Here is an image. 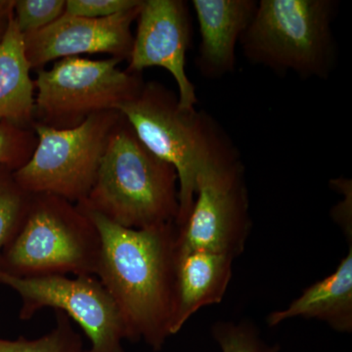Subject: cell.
Masks as SVG:
<instances>
[{
  "mask_svg": "<svg viewBox=\"0 0 352 352\" xmlns=\"http://www.w3.org/2000/svg\"><path fill=\"white\" fill-rule=\"evenodd\" d=\"M315 319L340 333L352 331V245L332 274L310 285L284 309L268 315L270 327L294 318Z\"/></svg>",
  "mask_w": 352,
  "mask_h": 352,
  "instance_id": "5bb4252c",
  "label": "cell"
},
{
  "mask_svg": "<svg viewBox=\"0 0 352 352\" xmlns=\"http://www.w3.org/2000/svg\"><path fill=\"white\" fill-rule=\"evenodd\" d=\"M142 0H66L65 14L76 17L106 18L135 8Z\"/></svg>",
  "mask_w": 352,
  "mask_h": 352,
  "instance_id": "44dd1931",
  "label": "cell"
},
{
  "mask_svg": "<svg viewBox=\"0 0 352 352\" xmlns=\"http://www.w3.org/2000/svg\"><path fill=\"white\" fill-rule=\"evenodd\" d=\"M251 227L242 162L214 164L197 178L195 200L177 227L176 249L219 252L235 259L244 252Z\"/></svg>",
  "mask_w": 352,
  "mask_h": 352,
  "instance_id": "9c48e42d",
  "label": "cell"
},
{
  "mask_svg": "<svg viewBox=\"0 0 352 352\" xmlns=\"http://www.w3.org/2000/svg\"><path fill=\"white\" fill-rule=\"evenodd\" d=\"M333 0H261L241 38L248 61L276 74L326 80L337 59Z\"/></svg>",
  "mask_w": 352,
  "mask_h": 352,
  "instance_id": "277c9868",
  "label": "cell"
},
{
  "mask_svg": "<svg viewBox=\"0 0 352 352\" xmlns=\"http://www.w3.org/2000/svg\"><path fill=\"white\" fill-rule=\"evenodd\" d=\"M12 14L13 9L12 10L8 11V12L0 14V41L3 38L4 32L6 31L7 25H8L9 20H10Z\"/></svg>",
  "mask_w": 352,
  "mask_h": 352,
  "instance_id": "603a6c76",
  "label": "cell"
},
{
  "mask_svg": "<svg viewBox=\"0 0 352 352\" xmlns=\"http://www.w3.org/2000/svg\"><path fill=\"white\" fill-rule=\"evenodd\" d=\"M56 324L50 333L29 340L0 339V352H82L83 342L64 312L55 311Z\"/></svg>",
  "mask_w": 352,
  "mask_h": 352,
  "instance_id": "e0dca14e",
  "label": "cell"
},
{
  "mask_svg": "<svg viewBox=\"0 0 352 352\" xmlns=\"http://www.w3.org/2000/svg\"><path fill=\"white\" fill-rule=\"evenodd\" d=\"M129 73L141 75L145 69L160 67L175 78L178 103L193 110L198 98L186 73V54L192 39L188 4L182 0H143L138 17Z\"/></svg>",
  "mask_w": 352,
  "mask_h": 352,
  "instance_id": "30bf717a",
  "label": "cell"
},
{
  "mask_svg": "<svg viewBox=\"0 0 352 352\" xmlns=\"http://www.w3.org/2000/svg\"><path fill=\"white\" fill-rule=\"evenodd\" d=\"M32 194L23 188L14 170L0 168V258L2 252L19 232L30 210Z\"/></svg>",
  "mask_w": 352,
  "mask_h": 352,
  "instance_id": "2e32d148",
  "label": "cell"
},
{
  "mask_svg": "<svg viewBox=\"0 0 352 352\" xmlns=\"http://www.w3.org/2000/svg\"><path fill=\"white\" fill-rule=\"evenodd\" d=\"M118 111L141 142L175 168L179 201L175 226H182L195 200L199 175L214 164L240 159L239 153L208 113L182 109L177 95L161 82H144Z\"/></svg>",
  "mask_w": 352,
  "mask_h": 352,
  "instance_id": "7a4b0ae2",
  "label": "cell"
},
{
  "mask_svg": "<svg viewBox=\"0 0 352 352\" xmlns=\"http://www.w3.org/2000/svg\"><path fill=\"white\" fill-rule=\"evenodd\" d=\"M233 261L232 256L219 252L177 251L171 336L201 308L223 300L232 278Z\"/></svg>",
  "mask_w": 352,
  "mask_h": 352,
  "instance_id": "4fadbf2b",
  "label": "cell"
},
{
  "mask_svg": "<svg viewBox=\"0 0 352 352\" xmlns=\"http://www.w3.org/2000/svg\"><path fill=\"white\" fill-rule=\"evenodd\" d=\"M122 62L74 56L57 60L50 69H38L34 124L69 129L94 113L118 111L144 85L142 76L120 69Z\"/></svg>",
  "mask_w": 352,
  "mask_h": 352,
  "instance_id": "8992f818",
  "label": "cell"
},
{
  "mask_svg": "<svg viewBox=\"0 0 352 352\" xmlns=\"http://www.w3.org/2000/svg\"><path fill=\"white\" fill-rule=\"evenodd\" d=\"M76 205L124 228L175 223L179 210L177 173L141 142L122 113L109 138L94 187Z\"/></svg>",
  "mask_w": 352,
  "mask_h": 352,
  "instance_id": "3957f363",
  "label": "cell"
},
{
  "mask_svg": "<svg viewBox=\"0 0 352 352\" xmlns=\"http://www.w3.org/2000/svg\"><path fill=\"white\" fill-rule=\"evenodd\" d=\"M200 45L197 68L204 78H223L233 73L236 46L251 24L256 0H193Z\"/></svg>",
  "mask_w": 352,
  "mask_h": 352,
  "instance_id": "7c38bea8",
  "label": "cell"
},
{
  "mask_svg": "<svg viewBox=\"0 0 352 352\" xmlns=\"http://www.w3.org/2000/svg\"><path fill=\"white\" fill-rule=\"evenodd\" d=\"M142 3L106 18L76 17L64 13L47 27L23 34L25 56L32 69L38 71L54 60L85 53H104L122 61L129 60L134 39L131 25L138 20Z\"/></svg>",
  "mask_w": 352,
  "mask_h": 352,
  "instance_id": "8fae6325",
  "label": "cell"
},
{
  "mask_svg": "<svg viewBox=\"0 0 352 352\" xmlns=\"http://www.w3.org/2000/svg\"><path fill=\"white\" fill-rule=\"evenodd\" d=\"M38 138L32 127L0 122V168L14 171L24 166L36 149Z\"/></svg>",
  "mask_w": 352,
  "mask_h": 352,
  "instance_id": "d6986e66",
  "label": "cell"
},
{
  "mask_svg": "<svg viewBox=\"0 0 352 352\" xmlns=\"http://www.w3.org/2000/svg\"><path fill=\"white\" fill-rule=\"evenodd\" d=\"M212 333L221 352H279V346L266 342L249 322H217Z\"/></svg>",
  "mask_w": 352,
  "mask_h": 352,
  "instance_id": "ac0fdd59",
  "label": "cell"
},
{
  "mask_svg": "<svg viewBox=\"0 0 352 352\" xmlns=\"http://www.w3.org/2000/svg\"><path fill=\"white\" fill-rule=\"evenodd\" d=\"M65 6L66 0H14V21L21 34H31L61 17Z\"/></svg>",
  "mask_w": 352,
  "mask_h": 352,
  "instance_id": "ffe728a7",
  "label": "cell"
},
{
  "mask_svg": "<svg viewBox=\"0 0 352 352\" xmlns=\"http://www.w3.org/2000/svg\"><path fill=\"white\" fill-rule=\"evenodd\" d=\"M120 118L122 113L111 110L94 113L74 129L34 124L38 143L28 163L14 171L16 180L32 194H53L73 204L85 200Z\"/></svg>",
  "mask_w": 352,
  "mask_h": 352,
  "instance_id": "52a82bcc",
  "label": "cell"
},
{
  "mask_svg": "<svg viewBox=\"0 0 352 352\" xmlns=\"http://www.w3.org/2000/svg\"><path fill=\"white\" fill-rule=\"evenodd\" d=\"M332 184L344 196V200L333 208V219L340 224L347 236L349 232L351 235V182L346 178H338L333 180ZM349 238L352 237L349 236Z\"/></svg>",
  "mask_w": 352,
  "mask_h": 352,
  "instance_id": "7402d4cb",
  "label": "cell"
},
{
  "mask_svg": "<svg viewBox=\"0 0 352 352\" xmlns=\"http://www.w3.org/2000/svg\"><path fill=\"white\" fill-rule=\"evenodd\" d=\"M32 71L23 34L12 14L0 41V122L6 120L32 129L36 87Z\"/></svg>",
  "mask_w": 352,
  "mask_h": 352,
  "instance_id": "9a60e30c",
  "label": "cell"
},
{
  "mask_svg": "<svg viewBox=\"0 0 352 352\" xmlns=\"http://www.w3.org/2000/svg\"><path fill=\"white\" fill-rule=\"evenodd\" d=\"M13 4L14 0H0V14L12 10Z\"/></svg>",
  "mask_w": 352,
  "mask_h": 352,
  "instance_id": "cb8c5ba5",
  "label": "cell"
},
{
  "mask_svg": "<svg viewBox=\"0 0 352 352\" xmlns=\"http://www.w3.org/2000/svg\"><path fill=\"white\" fill-rule=\"evenodd\" d=\"M78 207L100 236L95 276L119 308L126 340H143L154 351H161L171 337L177 226L124 228L94 210Z\"/></svg>",
  "mask_w": 352,
  "mask_h": 352,
  "instance_id": "6da1fadb",
  "label": "cell"
},
{
  "mask_svg": "<svg viewBox=\"0 0 352 352\" xmlns=\"http://www.w3.org/2000/svg\"><path fill=\"white\" fill-rule=\"evenodd\" d=\"M0 284L19 296L21 320H30L44 308H52L64 312L82 329L90 342L87 352H126V330L122 315L96 276L20 278L0 272Z\"/></svg>",
  "mask_w": 352,
  "mask_h": 352,
  "instance_id": "ba28073f",
  "label": "cell"
},
{
  "mask_svg": "<svg viewBox=\"0 0 352 352\" xmlns=\"http://www.w3.org/2000/svg\"><path fill=\"white\" fill-rule=\"evenodd\" d=\"M100 249L96 226L76 204L32 194L24 223L2 252L0 272L20 278L95 276Z\"/></svg>",
  "mask_w": 352,
  "mask_h": 352,
  "instance_id": "5b68a950",
  "label": "cell"
}]
</instances>
